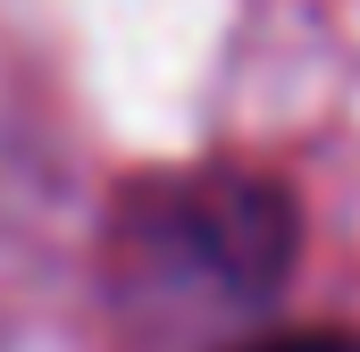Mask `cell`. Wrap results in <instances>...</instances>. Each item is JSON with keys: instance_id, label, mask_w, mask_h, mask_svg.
Segmentation results:
<instances>
[{"instance_id": "obj_1", "label": "cell", "mask_w": 360, "mask_h": 352, "mask_svg": "<svg viewBox=\"0 0 360 352\" xmlns=\"http://www.w3.org/2000/svg\"><path fill=\"white\" fill-rule=\"evenodd\" d=\"M252 352H360L352 336H327V327H319V336H269V344H252Z\"/></svg>"}]
</instances>
